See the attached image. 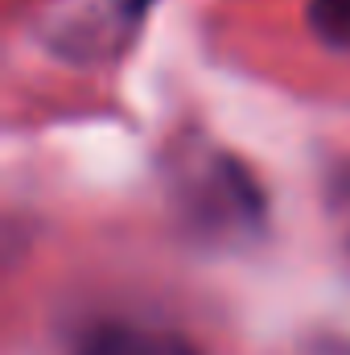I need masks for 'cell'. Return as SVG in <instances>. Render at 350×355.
I'll list each match as a JSON object with an SVG mask.
<instances>
[{
	"label": "cell",
	"mask_w": 350,
	"mask_h": 355,
	"mask_svg": "<svg viewBox=\"0 0 350 355\" xmlns=\"http://www.w3.org/2000/svg\"><path fill=\"white\" fill-rule=\"evenodd\" d=\"M75 355H194L185 339L128 327V322H99L75 343Z\"/></svg>",
	"instance_id": "cell-1"
},
{
	"label": "cell",
	"mask_w": 350,
	"mask_h": 355,
	"mask_svg": "<svg viewBox=\"0 0 350 355\" xmlns=\"http://www.w3.org/2000/svg\"><path fill=\"white\" fill-rule=\"evenodd\" d=\"M305 21L313 37L330 50H350V0H309Z\"/></svg>",
	"instance_id": "cell-2"
},
{
	"label": "cell",
	"mask_w": 350,
	"mask_h": 355,
	"mask_svg": "<svg viewBox=\"0 0 350 355\" xmlns=\"http://www.w3.org/2000/svg\"><path fill=\"white\" fill-rule=\"evenodd\" d=\"M347 198H350V178H347Z\"/></svg>",
	"instance_id": "cell-3"
}]
</instances>
